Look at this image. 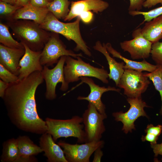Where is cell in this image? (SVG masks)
Masks as SVG:
<instances>
[{"mask_svg": "<svg viewBox=\"0 0 162 162\" xmlns=\"http://www.w3.org/2000/svg\"><path fill=\"white\" fill-rule=\"evenodd\" d=\"M20 8L16 5L2 1H0V14L1 16H10L13 15Z\"/></svg>", "mask_w": 162, "mask_h": 162, "instance_id": "f1b7e54d", "label": "cell"}, {"mask_svg": "<svg viewBox=\"0 0 162 162\" xmlns=\"http://www.w3.org/2000/svg\"><path fill=\"white\" fill-rule=\"evenodd\" d=\"M25 53L19 62L18 80H21L36 71H42L43 67L40 62L42 50L34 51L23 44Z\"/></svg>", "mask_w": 162, "mask_h": 162, "instance_id": "5bb4252c", "label": "cell"}, {"mask_svg": "<svg viewBox=\"0 0 162 162\" xmlns=\"http://www.w3.org/2000/svg\"><path fill=\"white\" fill-rule=\"evenodd\" d=\"M2 1L10 3L12 5H15L16 0H1Z\"/></svg>", "mask_w": 162, "mask_h": 162, "instance_id": "60d3db41", "label": "cell"}, {"mask_svg": "<svg viewBox=\"0 0 162 162\" xmlns=\"http://www.w3.org/2000/svg\"><path fill=\"white\" fill-rule=\"evenodd\" d=\"M95 50L102 53L105 57L107 61L110 70L108 74L109 78L112 79L115 82L116 86H118L120 78L124 71V63L118 62L110 55L107 50L106 44H102L99 41H97L93 46Z\"/></svg>", "mask_w": 162, "mask_h": 162, "instance_id": "ffe728a7", "label": "cell"}, {"mask_svg": "<svg viewBox=\"0 0 162 162\" xmlns=\"http://www.w3.org/2000/svg\"><path fill=\"white\" fill-rule=\"evenodd\" d=\"M151 146L153 149L155 157H157L158 155L162 156V142L160 144H151ZM161 160H162V158Z\"/></svg>", "mask_w": 162, "mask_h": 162, "instance_id": "8d00e7d4", "label": "cell"}, {"mask_svg": "<svg viewBox=\"0 0 162 162\" xmlns=\"http://www.w3.org/2000/svg\"><path fill=\"white\" fill-rule=\"evenodd\" d=\"M144 74L152 81L155 89L159 92L161 101L160 113L162 116V65H157L154 71Z\"/></svg>", "mask_w": 162, "mask_h": 162, "instance_id": "484cf974", "label": "cell"}, {"mask_svg": "<svg viewBox=\"0 0 162 162\" xmlns=\"http://www.w3.org/2000/svg\"><path fill=\"white\" fill-rule=\"evenodd\" d=\"M30 1V0H16L15 5L21 8L29 3Z\"/></svg>", "mask_w": 162, "mask_h": 162, "instance_id": "ab89813d", "label": "cell"}, {"mask_svg": "<svg viewBox=\"0 0 162 162\" xmlns=\"http://www.w3.org/2000/svg\"><path fill=\"white\" fill-rule=\"evenodd\" d=\"M86 135L85 142L100 140L105 130L104 120L106 114L100 113L96 107L89 102L82 116Z\"/></svg>", "mask_w": 162, "mask_h": 162, "instance_id": "52a82bcc", "label": "cell"}, {"mask_svg": "<svg viewBox=\"0 0 162 162\" xmlns=\"http://www.w3.org/2000/svg\"><path fill=\"white\" fill-rule=\"evenodd\" d=\"M158 4H162V0H144L142 6L145 8H149Z\"/></svg>", "mask_w": 162, "mask_h": 162, "instance_id": "d590c367", "label": "cell"}, {"mask_svg": "<svg viewBox=\"0 0 162 162\" xmlns=\"http://www.w3.org/2000/svg\"><path fill=\"white\" fill-rule=\"evenodd\" d=\"M0 159L2 162H20L16 139H10L3 143Z\"/></svg>", "mask_w": 162, "mask_h": 162, "instance_id": "603a6c76", "label": "cell"}, {"mask_svg": "<svg viewBox=\"0 0 162 162\" xmlns=\"http://www.w3.org/2000/svg\"><path fill=\"white\" fill-rule=\"evenodd\" d=\"M53 139L51 135L46 132L42 134L39 139V146L44 152V156L48 162H68L64 151Z\"/></svg>", "mask_w": 162, "mask_h": 162, "instance_id": "e0dca14e", "label": "cell"}, {"mask_svg": "<svg viewBox=\"0 0 162 162\" xmlns=\"http://www.w3.org/2000/svg\"><path fill=\"white\" fill-rule=\"evenodd\" d=\"M143 36L152 44L162 39V15L146 22L141 28Z\"/></svg>", "mask_w": 162, "mask_h": 162, "instance_id": "7402d4cb", "label": "cell"}, {"mask_svg": "<svg viewBox=\"0 0 162 162\" xmlns=\"http://www.w3.org/2000/svg\"><path fill=\"white\" fill-rule=\"evenodd\" d=\"M49 2H51L52 1H53V0H48Z\"/></svg>", "mask_w": 162, "mask_h": 162, "instance_id": "b9f144b4", "label": "cell"}, {"mask_svg": "<svg viewBox=\"0 0 162 162\" xmlns=\"http://www.w3.org/2000/svg\"><path fill=\"white\" fill-rule=\"evenodd\" d=\"M70 3L68 0H53L49 2L47 8L57 19L64 20L69 12Z\"/></svg>", "mask_w": 162, "mask_h": 162, "instance_id": "cb8c5ba5", "label": "cell"}, {"mask_svg": "<svg viewBox=\"0 0 162 162\" xmlns=\"http://www.w3.org/2000/svg\"><path fill=\"white\" fill-rule=\"evenodd\" d=\"M66 56H62L53 68L50 69L45 65L43 67L41 72L46 84L45 96L48 100H52L56 98V89L58 83H62L60 88L61 91H65L68 88L69 86L65 81L63 71Z\"/></svg>", "mask_w": 162, "mask_h": 162, "instance_id": "9c48e42d", "label": "cell"}, {"mask_svg": "<svg viewBox=\"0 0 162 162\" xmlns=\"http://www.w3.org/2000/svg\"><path fill=\"white\" fill-rule=\"evenodd\" d=\"M158 137L149 133H146L145 136H142L141 138L142 141H147L150 142L151 144H154L157 143V141Z\"/></svg>", "mask_w": 162, "mask_h": 162, "instance_id": "836d02e7", "label": "cell"}, {"mask_svg": "<svg viewBox=\"0 0 162 162\" xmlns=\"http://www.w3.org/2000/svg\"><path fill=\"white\" fill-rule=\"evenodd\" d=\"M80 18L70 23L60 21L51 12H49L43 22L40 25L44 29L49 32L60 34L69 40L75 42L76 46L74 50H81L86 55L90 57L92 54L89 48L81 36L80 28Z\"/></svg>", "mask_w": 162, "mask_h": 162, "instance_id": "3957f363", "label": "cell"}, {"mask_svg": "<svg viewBox=\"0 0 162 162\" xmlns=\"http://www.w3.org/2000/svg\"><path fill=\"white\" fill-rule=\"evenodd\" d=\"M63 56H70L75 58L78 56L83 57L81 53L76 54L72 50H67L60 39L58 34L52 32L42 50L40 63L43 66L52 67Z\"/></svg>", "mask_w": 162, "mask_h": 162, "instance_id": "8992f818", "label": "cell"}, {"mask_svg": "<svg viewBox=\"0 0 162 162\" xmlns=\"http://www.w3.org/2000/svg\"><path fill=\"white\" fill-rule=\"evenodd\" d=\"M150 82L143 73L136 70L125 69L117 86L123 88L124 94L129 98L141 97Z\"/></svg>", "mask_w": 162, "mask_h": 162, "instance_id": "ba28073f", "label": "cell"}, {"mask_svg": "<svg viewBox=\"0 0 162 162\" xmlns=\"http://www.w3.org/2000/svg\"><path fill=\"white\" fill-rule=\"evenodd\" d=\"M128 13L130 15L134 16L138 15L143 16L144 20L141 24L147 22L162 15V6L148 11H142L137 10L129 11Z\"/></svg>", "mask_w": 162, "mask_h": 162, "instance_id": "4316f807", "label": "cell"}, {"mask_svg": "<svg viewBox=\"0 0 162 162\" xmlns=\"http://www.w3.org/2000/svg\"><path fill=\"white\" fill-rule=\"evenodd\" d=\"M130 4L128 10L140 11L142 8L144 0H129Z\"/></svg>", "mask_w": 162, "mask_h": 162, "instance_id": "1f68e13d", "label": "cell"}, {"mask_svg": "<svg viewBox=\"0 0 162 162\" xmlns=\"http://www.w3.org/2000/svg\"><path fill=\"white\" fill-rule=\"evenodd\" d=\"M58 144L62 149L68 162H89L93 153L104 146L102 140L79 144H71L60 140Z\"/></svg>", "mask_w": 162, "mask_h": 162, "instance_id": "30bf717a", "label": "cell"}, {"mask_svg": "<svg viewBox=\"0 0 162 162\" xmlns=\"http://www.w3.org/2000/svg\"><path fill=\"white\" fill-rule=\"evenodd\" d=\"M20 162H37L34 157L43 151L40 146L34 143L26 136H20L17 138Z\"/></svg>", "mask_w": 162, "mask_h": 162, "instance_id": "d6986e66", "label": "cell"}, {"mask_svg": "<svg viewBox=\"0 0 162 162\" xmlns=\"http://www.w3.org/2000/svg\"><path fill=\"white\" fill-rule=\"evenodd\" d=\"M49 2L48 0H30L29 3L35 7L47 8Z\"/></svg>", "mask_w": 162, "mask_h": 162, "instance_id": "e575fe53", "label": "cell"}, {"mask_svg": "<svg viewBox=\"0 0 162 162\" xmlns=\"http://www.w3.org/2000/svg\"><path fill=\"white\" fill-rule=\"evenodd\" d=\"M80 56L76 59L70 56H66V65L63 71L65 82L67 85L70 82H77L82 77L96 78L104 83L107 84L109 77L108 72L104 68L95 67L83 61Z\"/></svg>", "mask_w": 162, "mask_h": 162, "instance_id": "5b68a950", "label": "cell"}, {"mask_svg": "<svg viewBox=\"0 0 162 162\" xmlns=\"http://www.w3.org/2000/svg\"><path fill=\"white\" fill-rule=\"evenodd\" d=\"M133 39L120 43L124 52H128L134 59L148 58L151 53L152 43L146 39L141 32V28L135 30L132 33Z\"/></svg>", "mask_w": 162, "mask_h": 162, "instance_id": "7c38bea8", "label": "cell"}, {"mask_svg": "<svg viewBox=\"0 0 162 162\" xmlns=\"http://www.w3.org/2000/svg\"><path fill=\"white\" fill-rule=\"evenodd\" d=\"M102 148H99L97 149L94 152V156L92 160L93 162H100L103 154L101 150Z\"/></svg>", "mask_w": 162, "mask_h": 162, "instance_id": "74e56055", "label": "cell"}, {"mask_svg": "<svg viewBox=\"0 0 162 162\" xmlns=\"http://www.w3.org/2000/svg\"><path fill=\"white\" fill-rule=\"evenodd\" d=\"M25 48H13L0 45V64L18 76L19 62L25 53Z\"/></svg>", "mask_w": 162, "mask_h": 162, "instance_id": "2e32d148", "label": "cell"}, {"mask_svg": "<svg viewBox=\"0 0 162 162\" xmlns=\"http://www.w3.org/2000/svg\"><path fill=\"white\" fill-rule=\"evenodd\" d=\"M46 133L52 136L55 142L60 138L72 137L77 138V142H86V135L82 117L73 116L67 119H56L46 118Z\"/></svg>", "mask_w": 162, "mask_h": 162, "instance_id": "277c9868", "label": "cell"}, {"mask_svg": "<svg viewBox=\"0 0 162 162\" xmlns=\"http://www.w3.org/2000/svg\"><path fill=\"white\" fill-rule=\"evenodd\" d=\"M127 100L130 105L127 112H114L112 114L115 120L122 122V130L126 134L135 129L134 123L138 118L141 116L148 117L144 109L145 107H148L141 97H128Z\"/></svg>", "mask_w": 162, "mask_h": 162, "instance_id": "8fae6325", "label": "cell"}, {"mask_svg": "<svg viewBox=\"0 0 162 162\" xmlns=\"http://www.w3.org/2000/svg\"><path fill=\"white\" fill-rule=\"evenodd\" d=\"M0 79L8 83L16 82L18 80V76L12 73L0 64Z\"/></svg>", "mask_w": 162, "mask_h": 162, "instance_id": "f546056e", "label": "cell"}, {"mask_svg": "<svg viewBox=\"0 0 162 162\" xmlns=\"http://www.w3.org/2000/svg\"><path fill=\"white\" fill-rule=\"evenodd\" d=\"M145 131L146 133H149L159 137L162 132V125L158 124L154 126L152 124H148Z\"/></svg>", "mask_w": 162, "mask_h": 162, "instance_id": "4dcf8cb0", "label": "cell"}, {"mask_svg": "<svg viewBox=\"0 0 162 162\" xmlns=\"http://www.w3.org/2000/svg\"><path fill=\"white\" fill-rule=\"evenodd\" d=\"M150 54L156 65H162V41L152 44Z\"/></svg>", "mask_w": 162, "mask_h": 162, "instance_id": "83f0119b", "label": "cell"}, {"mask_svg": "<svg viewBox=\"0 0 162 162\" xmlns=\"http://www.w3.org/2000/svg\"><path fill=\"white\" fill-rule=\"evenodd\" d=\"M71 3L70 10L64 21H70L84 11L92 10L96 14L102 12L109 6V3L103 0H81L72 1Z\"/></svg>", "mask_w": 162, "mask_h": 162, "instance_id": "9a60e30c", "label": "cell"}, {"mask_svg": "<svg viewBox=\"0 0 162 162\" xmlns=\"http://www.w3.org/2000/svg\"><path fill=\"white\" fill-rule=\"evenodd\" d=\"M49 12L47 8L35 7L29 3L19 8L10 18L11 20H30L40 25Z\"/></svg>", "mask_w": 162, "mask_h": 162, "instance_id": "ac0fdd59", "label": "cell"}, {"mask_svg": "<svg viewBox=\"0 0 162 162\" xmlns=\"http://www.w3.org/2000/svg\"><path fill=\"white\" fill-rule=\"evenodd\" d=\"M8 25L20 43L34 51L43 50L51 34L39 24L30 20H11Z\"/></svg>", "mask_w": 162, "mask_h": 162, "instance_id": "7a4b0ae2", "label": "cell"}, {"mask_svg": "<svg viewBox=\"0 0 162 162\" xmlns=\"http://www.w3.org/2000/svg\"><path fill=\"white\" fill-rule=\"evenodd\" d=\"M0 43L6 46L11 48H25L22 43L13 38L8 27L1 22L0 23Z\"/></svg>", "mask_w": 162, "mask_h": 162, "instance_id": "d4e9b609", "label": "cell"}, {"mask_svg": "<svg viewBox=\"0 0 162 162\" xmlns=\"http://www.w3.org/2000/svg\"><path fill=\"white\" fill-rule=\"evenodd\" d=\"M80 80L81 82L79 85L83 83L87 84L89 87L90 92L87 97L79 96L77 98L79 100H86L93 104L98 112L102 114H106L105 106L101 100L103 94L109 91H114L119 92L120 89L114 87L109 86L107 87H100L95 84L93 80L88 77H82Z\"/></svg>", "mask_w": 162, "mask_h": 162, "instance_id": "4fadbf2b", "label": "cell"}, {"mask_svg": "<svg viewBox=\"0 0 162 162\" xmlns=\"http://www.w3.org/2000/svg\"><path fill=\"white\" fill-rule=\"evenodd\" d=\"M9 83L6 82L1 79L0 80V97L2 98L5 92L8 87Z\"/></svg>", "mask_w": 162, "mask_h": 162, "instance_id": "f35d334b", "label": "cell"}, {"mask_svg": "<svg viewBox=\"0 0 162 162\" xmlns=\"http://www.w3.org/2000/svg\"><path fill=\"white\" fill-rule=\"evenodd\" d=\"M78 16L83 22L89 23L93 20V14L91 11H84L80 13Z\"/></svg>", "mask_w": 162, "mask_h": 162, "instance_id": "d6a6232c", "label": "cell"}, {"mask_svg": "<svg viewBox=\"0 0 162 162\" xmlns=\"http://www.w3.org/2000/svg\"><path fill=\"white\" fill-rule=\"evenodd\" d=\"M44 80L41 71H35L9 83L2 98L10 120L21 130L38 134L47 132L46 121L38 113L35 99L36 90Z\"/></svg>", "mask_w": 162, "mask_h": 162, "instance_id": "6da1fadb", "label": "cell"}, {"mask_svg": "<svg viewBox=\"0 0 162 162\" xmlns=\"http://www.w3.org/2000/svg\"><path fill=\"white\" fill-rule=\"evenodd\" d=\"M106 46L107 50L111 54L113 57L119 58L125 63L124 69H130L142 72L146 71L152 72L155 70L157 67V65H153L146 61L145 59L141 62H137L126 58L122 55L120 52L115 50L112 47L111 44L107 43Z\"/></svg>", "mask_w": 162, "mask_h": 162, "instance_id": "44dd1931", "label": "cell"}]
</instances>
